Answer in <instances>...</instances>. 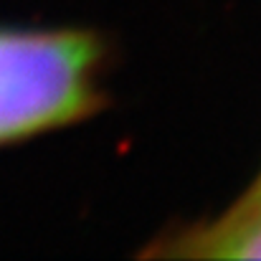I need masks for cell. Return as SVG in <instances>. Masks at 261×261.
<instances>
[{
  "label": "cell",
  "instance_id": "cell-1",
  "mask_svg": "<svg viewBox=\"0 0 261 261\" xmlns=\"http://www.w3.org/2000/svg\"><path fill=\"white\" fill-rule=\"evenodd\" d=\"M96 48L74 33L0 31V142L84 114Z\"/></svg>",
  "mask_w": 261,
  "mask_h": 261
},
{
  "label": "cell",
  "instance_id": "cell-2",
  "mask_svg": "<svg viewBox=\"0 0 261 261\" xmlns=\"http://www.w3.org/2000/svg\"><path fill=\"white\" fill-rule=\"evenodd\" d=\"M236 216H246V218H261V188L259 193H256V198L246 205V208H241Z\"/></svg>",
  "mask_w": 261,
  "mask_h": 261
}]
</instances>
